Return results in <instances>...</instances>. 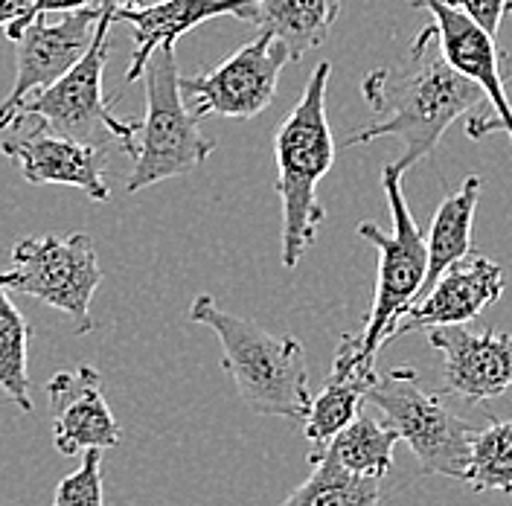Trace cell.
I'll return each mask as SVG.
<instances>
[{"label": "cell", "instance_id": "12", "mask_svg": "<svg viewBox=\"0 0 512 506\" xmlns=\"http://www.w3.org/2000/svg\"><path fill=\"white\" fill-rule=\"evenodd\" d=\"M411 6L425 9L434 18L431 27L437 35L440 56L460 76H466L469 82L478 85L489 102L492 117L498 120V131L510 134L512 140V105L507 88H504V73H501V64H507V59L498 50V38L480 30L472 18H466L460 9L448 6L446 0H414Z\"/></svg>", "mask_w": 512, "mask_h": 506}, {"label": "cell", "instance_id": "29", "mask_svg": "<svg viewBox=\"0 0 512 506\" xmlns=\"http://www.w3.org/2000/svg\"><path fill=\"white\" fill-rule=\"evenodd\" d=\"M507 3H510V12H512V0H507Z\"/></svg>", "mask_w": 512, "mask_h": 506}, {"label": "cell", "instance_id": "8", "mask_svg": "<svg viewBox=\"0 0 512 506\" xmlns=\"http://www.w3.org/2000/svg\"><path fill=\"white\" fill-rule=\"evenodd\" d=\"M99 283L102 268L88 233L27 236L12 248V268L0 274L3 288L35 297L70 317L76 335L94 329L91 300Z\"/></svg>", "mask_w": 512, "mask_h": 506}, {"label": "cell", "instance_id": "20", "mask_svg": "<svg viewBox=\"0 0 512 506\" xmlns=\"http://www.w3.org/2000/svg\"><path fill=\"white\" fill-rule=\"evenodd\" d=\"M312 475L280 506H382V477H361L341 469L329 454H309Z\"/></svg>", "mask_w": 512, "mask_h": 506}, {"label": "cell", "instance_id": "9", "mask_svg": "<svg viewBox=\"0 0 512 506\" xmlns=\"http://www.w3.org/2000/svg\"><path fill=\"white\" fill-rule=\"evenodd\" d=\"M286 62H291L286 47L268 32H259L210 73L181 79V94L198 120L210 114L254 120L271 105Z\"/></svg>", "mask_w": 512, "mask_h": 506}, {"label": "cell", "instance_id": "26", "mask_svg": "<svg viewBox=\"0 0 512 506\" xmlns=\"http://www.w3.org/2000/svg\"><path fill=\"white\" fill-rule=\"evenodd\" d=\"M102 6H105V0H30L27 12L6 27V35L15 41L18 32L24 30L30 21L41 18V15H50V12H82V9H102Z\"/></svg>", "mask_w": 512, "mask_h": 506}, {"label": "cell", "instance_id": "5", "mask_svg": "<svg viewBox=\"0 0 512 506\" xmlns=\"http://www.w3.org/2000/svg\"><path fill=\"white\" fill-rule=\"evenodd\" d=\"M146 117L137 128L134 169L128 175V192L195 172L216 152V140L198 128V117L181 94V73L175 44H163L143 67Z\"/></svg>", "mask_w": 512, "mask_h": 506}, {"label": "cell", "instance_id": "16", "mask_svg": "<svg viewBox=\"0 0 512 506\" xmlns=\"http://www.w3.org/2000/svg\"><path fill=\"white\" fill-rule=\"evenodd\" d=\"M256 3L259 0H163L149 9H111L114 21H126L134 35L126 85L143 76V67L158 47L175 44L184 32L201 27L204 21L222 18V15H236L245 21L248 9Z\"/></svg>", "mask_w": 512, "mask_h": 506}, {"label": "cell", "instance_id": "23", "mask_svg": "<svg viewBox=\"0 0 512 506\" xmlns=\"http://www.w3.org/2000/svg\"><path fill=\"white\" fill-rule=\"evenodd\" d=\"M463 480L475 489L512 492V419H492L475 431Z\"/></svg>", "mask_w": 512, "mask_h": 506}, {"label": "cell", "instance_id": "2", "mask_svg": "<svg viewBox=\"0 0 512 506\" xmlns=\"http://www.w3.org/2000/svg\"><path fill=\"white\" fill-rule=\"evenodd\" d=\"M190 323H201L222 341V367L239 399L259 416L303 422L309 411L306 349L291 335H271L254 320L230 315L210 294H198L187 309Z\"/></svg>", "mask_w": 512, "mask_h": 506}, {"label": "cell", "instance_id": "7", "mask_svg": "<svg viewBox=\"0 0 512 506\" xmlns=\"http://www.w3.org/2000/svg\"><path fill=\"white\" fill-rule=\"evenodd\" d=\"M367 402L376 405L387 425L399 431L425 475L463 480L475 431L466 419L443 405L440 396L422 390L411 367L376 373L367 387Z\"/></svg>", "mask_w": 512, "mask_h": 506}, {"label": "cell", "instance_id": "14", "mask_svg": "<svg viewBox=\"0 0 512 506\" xmlns=\"http://www.w3.org/2000/svg\"><path fill=\"white\" fill-rule=\"evenodd\" d=\"M47 399L53 408V445L64 457L123 443V431L102 393V376L91 364L56 373L47 381Z\"/></svg>", "mask_w": 512, "mask_h": 506}, {"label": "cell", "instance_id": "17", "mask_svg": "<svg viewBox=\"0 0 512 506\" xmlns=\"http://www.w3.org/2000/svg\"><path fill=\"white\" fill-rule=\"evenodd\" d=\"M373 379H376V370L358 361L350 335H344L323 390L309 402V411L300 422L306 440L315 448H323L341 428H347L361 413V405L367 402V387L373 384Z\"/></svg>", "mask_w": 512, "mask_h": 506}, {"label": "cell", "instance_id": "18", "mask_svg": "<svg viewBox=\"0 0 512 506\" xmlns=\"http://www.w3.org/2000/svg\"><path fill=\"white\" fill-rule=\"evenodd\" d=\"M341 3L344 0H259L248 9L245 21L280 41L288 59L297 62L329 38Z\"/></svg>", "mask_w": 512, "mask_h": 506}, {"label": "cell", "instance_id": "1", "mask_svg": "<svg viewBox=\"0 0 512 506\" xmlns=\"http://www.w3.org/2000/svg\"><path fill=\"white\" fill-rule=\"evenodd\" d=\"M361 94L379 120L352 131L344 146L396 137L402 143V158L393 163L399 172H408L414 163L431 158L451 123L460 117H475L483 102L478 85L460 76L440 56L431 24L416 35L408 59L399 67H379L367 73Z\"/></svg>", "mask_w": 512, "mask_h": 506}, {"label": "cell", "instance_id": "10", "mask_svg": "<svg viewBox=\"0 0 512 506\" xmlns=\"http://www.w3.org/2000/svg\"><path fill=\"white\" fill-rule=\"evenodd\" d=\"M99 18L102 9L64 12L59 21H47V15H41L18 32L15 85L0 102V128H12L21 105L30 96L59 82L91 50Z\"/></svg>", "mask_w": 512, "mask_h": 506}, {"label": "cell", "instance_id": "15", "mask_svg": "<svg viewBox=\"0 0 512 506\" xmlns=\"http://www.w3.org/2000/svg\"><path fill=\"white\" fill-rule=\"evenodd\" d=\"M0 152L18 163L24 181L30 184H62L76 187L91 201H108L111 187L105 184L108 152L70 140L38 123L30 134H18L0 143Z\"/></svg>", "mask_w": 512, "mask_h": 506}, {"label": "cell", "instance_id": "4", "mask_svg": "<svg viewBox=\"0 0 512 506\" xmlns=\"http://www.w3.org/2000/svg\"><path fill=\"white\" fill-rule=\"evenodd\" d=\"M402 178H405V172H399L393 163L382 175V190L390 204L393 230L384 233L382 227L373 222H361L355 227L358 236L379 251V277H376V294H373L370 315L364 320L361 332L350 335L355 355L370 370H376V355L390 341L399 317L416 303L422 283H425V271H428L425 236L405 201Z\"/></svg>", "mask_w": 512, "mask_h": 506}, {"label": "cell", "instance_id": "11", "mask_svg": "<svg viewBox=\"0 0 512 506\" xmlns=\"http://www.w3.org/2000/svg\"><path fill=\"white\" fill-rule=\"evenodd\" d=\"M428 344L443 355V387L451 396L480 405L512 387V335L457 323L428 329Z\"/></svg>", "mask_w": 512, "mask_h": 506}, {"label": "cell", "instance_id": "6", "mask_svg": "<svg viewBox=\"0 0 512 506\" xmlns=\"http://www.w3.org/2000/svg\"><path fill=\"white\" fill-rule=\"evenodd\" d=\"M111 24L114 15L111 9L102 6V18L96 24V35L91 50L64 73L59 82L50 88L30 96L15 123L21 126L24 120H38L44 128L64 134L79 143H91L105 152L120 149L123 155L137 152V128L140 120H120L102 91V76H105V62L111 53Z\"/></svg>", "mask_w": 512, "mask_h": 506}, {"label": "cell", "instance_id": "25", "mask_svg": "<svg viewBox=\"0 0 512 506\" xmlns=\"http://www.w3.org/2000/svg\"><path fill=\"white\" fill-rule=\"evenodd\" d=\"M446 3L454 6V9H460L466 18H472L480 30L489 32L492 38H498L501 21L510 12V3L507 0H446Z\"/></svg>", "mask_w": 512, "mask_h": 506}, {"label": "cell", "instance_id": "28", "mask_svg": "<svg viewBox=\"0 0 512 506\" xmlns=\"http://www.w3.org/2000/svg\"><path fill=\"white\" fill-rule=\"evenodd\" d=\"M158 3H163V0H105L108 9H149Z\"/></svg>", "mask_w": 512, "mask_h": 506}, {"label": "cell", "instance_id": "27", "mask_svg": "<svg viewBox=\"0 0 512 506\" xmlns=\"http://www.w3.org/2000/svg\"><path fill=\"white\" fill-rule=\"evenodd\" d=\"M30 0H0V27H9L15 18L27 12Z\"/></svg>", "mask_w": 512, "mask_h": 506}, {"label": "cell", "instance_id": "19", "mask_svg": "<svg viewBox=\"0 0 512 506\" xmlns=\"http://www.w3.org/2000/svg\"><path fill=\"white\" fill-rule=\"evenodd\" d=\"M478 198L480 178L478 175H469L463 181V187L446 195L440 210L434 213V222H431V230H428V242H425L428 271H425V283H422L419 297L437 283V277L446 268H451L457 259H463L466 253L472 251V224H475Z\"/></svg>", "mask_w": 512, "mask_h": 506}, {"label": "cell", "instance_id": "21", "mask_svg": "<svg viewBox=\"0 0 512 506\" xmlns=\"http://www.w3.org/2000/svg\"><path fill=\"white\" fill-rule=\"evenodd\" d=\"M399 431L387 422H376L370 413H358L347 428H341L329 443L315 451L329 454L341 469L361 477H384L393 466V448Z\"/></svg>", "mask_w": 512, "mask_h": 506}, {"label": "cell", "instance_id": "13", "mask_svg": "<svg viewBox=\"0 0 512 506\" xmlns=\"http://www.w3.org/2000/svg\"><path fill=\"white\" fill-rule=\"evenodd\" d=\"M501 294H504V268L483 253L469 251L451 268H446L437 277V283L399 317L390 341L399 335L419 332V329L469 323L486 306H492Z\"/></svg>", "mask_w": 512, "mask_h": 506}, {"label": "cell", "instance_id": "22", "mask_svg": "<svg viewBox=\"0 0 512 506\" xmlns=\"http://www.w3.org/2000/svg\"><path fill=\"white\" fill-rule=\"evenodd\" d=\"M30 323L18 312L9 297V288L0 285V390L18 411L32 413L30 393Z\"/></svg>", "mask_w": 512, "mask_h": 506}, {"label": "cell", "instance_id": "3", "mask_svg": "<svg viewBox=\"0 0 512 506\" xmlns=\"http://www.w3.org/2000/svg\"><path fill=\"white\" fill-rule=\"evenodd\" d=\"M332 64L320 62L297 105L274 134L277 195L283 201V265L297 268L303 253L318 239L326 210L318 201V184L335 163V140L326 114V88Z\"/></svg>", "mask_w": 512, "mask_h": 506}, {"label": "cell", "instance_id": "24", "mask_svg": "<svg viewBox=\"0 0 512 506\" xmlns=\"http://www.w3.org/2000/svg\"><path fill=\"white\" fill-rule=\"evenodd\" d=\"M53 506H108L102 498V451H85L82 466L56 486Z\"/></svg>", "mask_w": 512, "mask_h": 506}]
</instances>
